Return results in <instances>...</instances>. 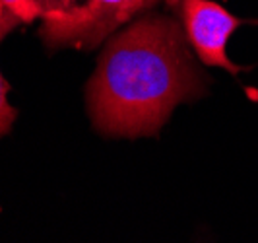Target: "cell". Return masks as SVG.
Wrapping results in <instances>:
<instances>
[{
    "mask_svg": "<svg viewBox=\"0 0 258 243\" xmlns=\"http://www.w3.org/2000/svg\"><path fill=\"white\" fill-rule=\"evenodd\" d=\"M179 16L190 47L206 66L223 68L229 74H239L243 70V66L227 57V43L235 29L243 24L241 18L227 12L214 0H181Z\"/></svg>",
    "mask_w": 258,
    "mask_h": 243,
    "instance_id": "3957f363",
    "label": "cell"
},
{
    "mask_svg": "<svg viewBox=\"0 0 258 243\" xmlns=\"http://www.w3.org/2000/svg\"><path fill=\"white\" fill-rule=\"evenodd\" d=\"M157 4V0H88L66 10L41 16L39 35L52 49L82 47L93 49L116 27L124 26L136 14Z\"/></svg>",
    "mask_w": 258,
    "mask_h": 243,
    "instance_id": "7a4b0ae2",
    "label": "cell"
},
{
    "mask_svg": "<svg viewBox=\"0 0 258 243\" xmlns=\"http://www.w3.org/2000/svg\"><path fill=\"white\" fill-rule=\"evenodd\" d=\"M18 24H22V20H20L12 10H8V8H6L4 18L0 20V43H2V39L6 37V35H8L14 27L18 26ZM8 88H10V86H8V82L4 80L2 72H0V136H4V134L12 128L14 121H16V117H18V111H16L12 105L8 103V100H6Z\"/></svg>",
    "mask_w": 258,
    "mask_h": 243,
    "instance_id": "277c9868",
    "label": "cell"
},
{
    "mask_svg": "<svg viewBox=\"0 0 258 243\" xmlns=\"http://www.w3.org/2000/svg\"><path fill=\"white\" fill-rule=\"evenodd\" d=\"M4 6L8 10H12L22 24H31L33 20L41 18V6H39V0H2Z\"/></svg>",
    "mask_w": 258,
    "mask_h": 243,
    "instance_id": "5b68a950",
    "label": "cell"
},
{
    "mask_svg": "<svg viewBox=\"0 0 258 243\" xmlns=\"http://www.w3.org/2000/svg\"><path fill=\"white\" fill-rule=\"evenodd\" d=\"M78 0H39L41 12H56V10H66L70 6H74ZM41 14V16H43Z\"/></svg>",
    "mask_w": 258,
    "mask_h": 243,
    "instance_id": "8992f818",
    "label": "cell"
},
{
    "mask_svg": "<svg viewBox=\"0 0 258 243\" xmlns=\"http://www.w3.org/2000/svg\"><path fill=\"white\" fill-rule=\"evenodd\" d=\"M184 27L146 14L109 41L88 84L91 125L105 136H154L179 103L206 93Z\"/></svg>",
    "mask_w": 258,
    "mask_h": 243,
    "instance_id": "6da1fadb",
    "label": "cell"
},
{
    "mask_svg": "<svg viewBox=\"0 0 258 243\" xmlns=\"http://www.w3.org/2000/svg\"><path fill=\"white\" fill-rule=\"evenodd\" d=\"M4 14H6V6H4V2L0 0V20L4 18Z\"/></svg>",
    "mask_w": 258,
    "mask_h": 243,
    "instance_id": "ba28073f",
    "label": "cell"
},
{
    "mask_svg": "<svg viewBox=\"0 0 258 243\" xmlns=\"http://www.w3.org/2000/svg\"><path fill=\"white\" fill-rule=\"evenodd\" d=\"M165 4H167L171 10H175V12L179 14V8H181V0H165Z\"/></svg>",
    "mask_w": 258,
    "mask_h": 243,
    "instance_id": "52a82bcc",
    "label": "cell"
}]
</instances>
